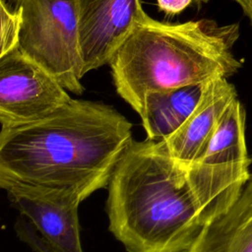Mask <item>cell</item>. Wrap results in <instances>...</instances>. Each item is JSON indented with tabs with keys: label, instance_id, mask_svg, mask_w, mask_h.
<instances>
[{
	"label": "cell",
	"instance_id": "1",
	"mask_svg": "<svg viewBox=\"0 0 252 252\" xmlns=\"http://www.w3.org/2000/svg\"><path fill=\"white\" fill-rule=\"evenodd\" d=\"M251 163L185 161L162 140H132L107 186L108 228L127 252H186L233 203Z\"/></svg>",
	"mask_w": 252,
	"mask_h": 252
},
{
	"label": "cell",
	"instance_id": "2",
	"mask_svg": "<svg viewBox=\"0 0 252 252\" xmlns=\"http://www.w3.org/2000/svg\"><path fill=\"white\" fill-rule=\"evenodd\" d=\"M132 140V124L113 106L72 98L43 118L1 128L0 175L84 201L107 188Z\"/></svg>",
	"mask_w": 252,
	"mask_h": 252
},
{
	"label": "cell",
	"instance_id": "3",
	"mask_svg": "<svg viewBox=\"0 0 252 252\" xmlns=\"http://www.w3.org/2000/svg\"><path fill=\"white\" fill-rule=\"evenodd\" d=\"M238 37V24L168 23L146 13L108 64L116 93L140 116L150 93L227 79L241 67L233 54Z\"/></svg>",
	"mask_w": 252,
	"mask_h": 252
},
{
	"label": "cell",
	"instance_id": "4",
	"mask_svg": "<svg viewBox=\"0 0 252 252\" xmlns=\"http://www.w3.org/2000/svg\"><path fill=\"white\" fill-rule=\"evenodd\" d=\"M22 26L19 49L67 91L82 94L83 60L77 0H17Z\"/></svg>",
	"mask_w": 252,
	"mask_h": 252
},
{
	"label": "cell",
	"instance_id": "5",
	"mask_svg": "<svg viewBox=\"0 0 252 252\" xmlns=\"http://www.w3.org/2000/svg\"><path fill=\"white\" fill-rule=\"evenodd\" d=\"M48 72L18 48L0 57L1 128L47 116L72 97Z\"/></svg>",
	"mask_w": 252,
	"mask_h": 252
},
{
	"label": "cell",
	"instance_id": "6",
	"mask_svg": "<svg viewBox=\"0 0 252 252\" xmlns=\"http://www.w3.org/2000/svg\"><path fill=\"white\" fill-rule=\"evenodd\" d=\"M0 186L11 203L60 252H83L76 195L0 175Z\"/></svg>",
	"mask_w": 252,
	"mask_h": 252
},
{
	"label": "cell",
	"instance_id": "7",
	"mask_svg": "<svg viewBox=\"0 0 252 252\" xmlns=\"http://www.w3.org/2000/svg\"><path fill=\"white\" fill-rule=\"evenodd\" d=\"M84 76L109 64L146 14L140 0H77Z\"/></svg>",
	"mask_w": 252,
	"mask_h": 252
},
{
	"label": "cell",
	"instance_id": "8",
	"mask_svg": "<svg viewBox=\"0 0 252 252\" xmlns=\"http://www.w3.org/2000/svg\"><path fill=\"white\" fill-rule=\"evenodd\" d=\"M235 98V88L226 78H216L205 83L193 112L175 132L162 140L168 153L180 160H197L220 116Z\"/></svg>",
	"mask_w": 252,
	"mask_h": 252
},
{
	"label": "cell",
	"instance_id": "9",
	"mask_svg": "<svg viewBox=\"0 0 252 252\" xmlns=\"http://www.w3.org/2000/svg\"><path fill=\"white\" fill-rule=\"evenodd\" d=\"M186 252H252V171L229 208L203 227Z\"/></svg>",
	"mask_w": 252,
	"mask_h": 252
},
{
	"label": "cell",
	"instance_id": "10",
	"mask_svg": "<svg viewBox=\"0 0 252 252\" xmlns=\"http://www.w3.org/2000/svg\"><path fill=\"white\" fill-rule=\"evenodd\" d=\"M203 85L148 94L140 115L147 139L160 141L175 132L195 109Z\"/></svg>",
	"mask_w": 252,
	"mask_h": 252
},
{
	"label": "cell",
	"instance_id": "11",
	"mask_svg": "<svg viewBox=\"0 0 252 252\" xmlns=\"http://www.w3.org/2000/svg\"><path fill=\"white\" fill-rule=\"evenodd\" d=\"M197 161L209 164L252 162L245 140V109L238 98L226 107Z\"/></svg>",
	"mask_w": 252,
	"mask_h": 252
},
{
	"label": "cell",
	"instance_id": "12",
	"mask_svg": "<svg viewBox=\"0 0 252 252\" xmlns=\"http://www.w3.org/2000/svg\"><path fill=\"white\" fill-rule=\"evenodd\" d=\"M0 57L19 47V36L22 26L21 12L17 8L11 11L4 0H0Z\"/></svg>",
	"mask_w": 252,
	"mask_h": 252
},
{
	"label": "cell",
	"instance_id": "13",
	"mask_svg": "<svg viewBox=\"0 0 252 252\" xmlns=\"http://www.w3.org/2000/svg\"><path fill=\"white\" fill-rule=\"evenodd\" d=\"M17 235L19 238L27 243L35 252H60L53 247L41 234L35 229L30 220L19 218L15 225Z\"/></svg>",
	"mask_w": 252,
	"mask_h": 252
},
{
	"label": "cell",
	"instance_id": "14",
	"mask_svg": "<svg viewBox=\"0 0 252 252\" xmlns=\"http://www.w3.org/2000/svg\"><path fill=\"white\" fill-rule=\"evenodd\" d=\"M210 0H156L158 10L167 17H175L188 8L201 9Z\"/></svg>",
	"mask_w": 252,
	"mask_h": 252
},
{
	"label": "cell",
	"instance_id": "15",
	"mask_svg": "<svg viewBox=\"0 0 252 252\" xmlns=\"http://www.w3.org/2000/svg\"><path fill=\"white\" fill-rule=\"evenodd\" d=\"M241 8L244 16L249 20L252 26V0H233Z\"/></svg>",
	"mask_w": 252,
	"mask_h": 252
}]
</instances>
